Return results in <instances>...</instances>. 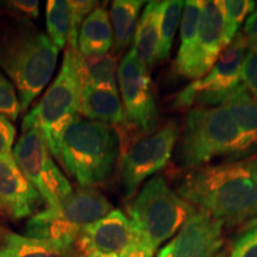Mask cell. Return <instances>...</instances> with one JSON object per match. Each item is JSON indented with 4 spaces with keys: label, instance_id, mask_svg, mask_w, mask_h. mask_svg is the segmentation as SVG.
Here are the masks:
<instances>
[{
    "label": "cell",
    "instance_id": "25",
    "mask_svg": "<svg viewBox=\"0 0 257 257\" xmlns=\"http://www.w3.org/2000/svg\"><path fill=\"white\" fill-rule=\"evenodd\" d=\"M185 2L181 0H167L162 2L160 21V46L159 62H163L169 57L176 30L182 16Z\"/></svg>",
    "mask_w": 257,
    "mask_h": 257
},
{
    "label": "cell",
    "instance_id": "23",
    "mask_svg": "<svg viewBox=\"0 0 257 257\" xmlns=\"http://www.w3.org/2000/svg\"><path fill=\"white\" fill-rule=\"evenodd\" d=\"M144 3L141 0H115L112 3L110 21L113 30L114 50L120 51L133 41L137 19Z\"/></svg>",
    "mask_w": 257,
    "mask_h": 257
},
{
    "label": "cell",
    "instance_id": "21",
    "mask_svg": "<svg viewBox=\"0 0 257 257\" xmlns=\"http://www.w3.org/2000/svg\"><path fill=\"white\" fill-rule=\"evenodd\" d=\"M75 57L82 86L118 91V64L113 55L83 56L78 50Z\"/></svg>",
    "mask_w": 257,
    "mask_h": 257
},
{
    "label": "cell",
    "instance_id": "22",
    "mask_svg": "<svg viewBox=\"0 0 257 257\" xmlns=\"http://www.w3.org/2000/svg\"><path fill=\"white\" fill-rule=\"evenodd\" d=\"M202 5H204V2H199V0L185 2L184 12H182L181 43H180L178 55L174 62L175 72L184 78H187L189 64H191L193 51H194Z\"/></svg>",
    "mask_w": 257,
    "mask_h": 257
},
{
    "label": "cell",
    "instance_id": "1",
    "mask_svg": "<svg viewBox=\"0 0 257 257\" xmlns=\"http://www.w3.org/2000/svg\"><path fill=\"white\" fill-rule=\"evenodd\" d=\"M176 192L224 226L257 219V155L191 169L180 178Z\"/></svg>",
    "mask_w": 257,
    "mask_h": 257
},
{
    "label": "cell",
    "instance_id": "11",
    "mask_svg": "<svg viewBox=\"0 0 257 257\" xmlns=\"http://www.w3.org/2000/svg\"><path fill=\"white\" fill-rule=\"evenodd\" d=\"M118 83L123 99L126 123L143 135L155 131L159 121L155 93L149 69L138 60L133 50L118 66Z\"/></svg>",
    "mask_w": 257,
    "mask_h": 257
},
{
    "label": "cell",
    "instance_id": "17",
    "mask_svg": "<svg viewBox=\"0 0 257 257\" xmlns=\"http://www.w3.org/2000/svg\"><path fill=\"white\" fill-rule=\"evenodd\" d=\"M221 106L226 108L238 128L245 159L257 155L256 99L240 83Z\"/></svg>",
    "mask_w": 257,
    "mask_h": 257
},
{
    "label": "cell",
    "instance_id": "16",
    "mask_svg": "<svg viewBox=\"0 0 257 257\" xmlns=\"http://www.w3.org/2000/svg\"><path fill=\"white\" fill-rule=\"evenodd\" d=\"M0 257H79L74 244L37 239L0 227Z\"/></svg>",
    "mask_w": 257,
    "mask_h": 257
},
{
    "label": "cell",
    "instance_id": "12",
    "mask_svg": "<svg viewBox=\"0 0 257 257\" xmlns=\"http://www.w3.org/2000/svg\"><path fill=\"white\" fill-rule=\"evenodd\" d=\"M138 244L130 218L112 210L81 231L75 242L79 257H124Z\"/></svg>",
    "mask_w": 257,
    "mask_h": 257
},
{
    "label": "cell",
    "instance_id": "33",
    "mask_svg": "<svg viewBox=\"0 0 257 257\" xmlns=\"http://www.w3.org/2000/svg\"><path fill=\"white\" fill-rule=\"evenodd\" d=\"M243 35L248 43L257 46V9H255V11L249 16L244 23Z\"/></svg>",
    "mask_w": 257,
    "mask_h": 257
},
{
    "label": "cell",
    "instance_id": "7",
    "mask_svg": "<svg viewBox=\"0 0 257 257\" xmlns=\"http://www.w3.org/2000/svg\"><path fill=\"white\" fill-rule=\"evenodd\" d=\"M113 210L96 188H80L55 207H48L29 218L25 236L74 244L81 231Z\"/></svg>",
    "mask_w": 257,
    "mask_h": 257
},
{
    "label": "cell",
    "instance_id": "24",
    "mask_svg": "<svg viewBox=\"0 0 257 257\" xmlns=\"http://www.w3.org/2000/svg\"><path fill=\"white\" fill-rule=\"evenodd\" d=\"M70 5L64 0H49L46 8L47 30L50 41L57 49L68 44L70 34Z\"/></svg>",
    "mask_w": 257,
    "mask_h": 257
},
{
    "label": "cell",
    "instance_id": "20",
    "mask_svg": "<svg viewBox=\"0 0 257 257\" xmlns=\"http://www.w3.org/2000/svg\"><path fill=\"white\" fill-rule=\"evenodd\" d=\"M113 46V30L110 15L104 8H96L87 16L80 28L78 50L83 56L108 54Z\"/></svg>",
    "mask_w": 257,
    "mask_h": 257
},
{
    "label": "cell",
    "instance_id": "6",
    "mask_svg": "<svg viewBox=\"0 0 257 257\" xmlns=\"http://www.w3.org/2000/svg\"><path fill=\"white\" fill-rule=\"evenodd\" d=\"M81 91L75 51L67 48L59 75L40 102L25 115L22 131L37 127L46 138L51 155L59 159L63 135L80 115Z\"/></svg>",
    "mask_w": 257,
    "mask_h": 257
},
{
    "label": "cell",
    "instance_id": "31",
    "mask_svg": "<svg viewBox=\"0 0 257 257\" xmlns=\"http://www.w3.org/2000/svg\"><path fill=\"white\" fill-rule=\"evenodd\" d=\"M16 128L5 115L0 114V156H12Z\"/></svg>",
    "mask_w": 257,
    "mask_h": 257
},
{
    "label": "cell",
    "instance_id": "18",
    "mask_svg": "<svg viewBox=\"0 0 257 257\" xmlns=\"http://www.w3.org/2000/svg\"><path fill=\"white\" fill-rule=\"evenodd\" d=\"M80 114L86 119L100 121L112 126L126 123L119 93L111 89L82 86Z\"/></svg>",
    "mask_w": 257,
    "mask_h": 257
},
{
    "label": "cell",
    "instance_id": "10",
    "mask_svg": "<svg viewBox=\"0 0 257 257\" xmlns=\"http://www.w3.org/2000/svg\"><path fill=\"white\" fill-rule=\"evenodd\" d=\"M179 135L178 123L169 120L125 150L119 169L120 188L125 199L133 198L143 181L165 168L172 157Z\"/></svg>",
    "mask_w": 257,
    "mask_h": 257
},
{
    "label": "cell",
    "instance_id": "9",
    "mask_svg": "<svg viewBox=\"0 0 257 257\" xmlns=\"http://www.w3.org/2000/svg\"><path fill=\"white\" fill-rule=\"evenodd\" d=\"M12 156L48 207L57 206L73 193L72 185L54 162L46 138L37 127L23 131Z\"/></svg>",
    "mask_w": 257,
    "mask_h": 257
},
{
    "label": "cell",
    "instance_id": "27",
    "mask_svg": "<svg viewBox=\"0 0 257 257\" xmlns=\"http://www.w3.org/2000/svg\"><path fill=\"white\" fill-rule=\"evenodd\" d=\"M96 2L91 0H73L70 5V34L67 48L73 51H78V40L80 28L87 16L96 9Z\"/></svg>",
    "mask_w": 257,
    "mask_h": 257
},
{
    "label": "cell",
    "instance_id": "26",
    "mask_svg": "<svg viewBox=\"0 0 257 257\" xmlns=\"http://www.w3.org/2000/svg\"><path fill=\"white\" fill-rule=\"evenodd\" d=\"M225 19V38L231 43L238 35V30L256 9V3L252 0H226L223 2Z\"/></svg>",
    "mask_w": 257,
    "mask_h": 257
},
{
    "label": "cell",
    "instance_id": "19",
    "mask_svg": "<svg viewBox=\"0 0 257 257\" xmlns=\"http://www.w3.org/2000/svg\"><path fill=\"white\" fill-rule=\"evenodd\" d=\"M162 2H149L138 21L134 36L135 55L148 69L159 62L160 21Z\"/></svg>",
    "mask_w": 257,
    "mask_h": 257
},
{
    "label": "cell",
    "instance_id": "32",
    "mask_svg": "<svg viewBox=\"0 0 257 257\" xmlns=\"http://www.w3.org/2000/svg\"><path fill=\"white\" fill-rule=\"evenodd\" d=\"M6 5L14 10L18 17L36 19L40 16V3L36 0H15V2H6Z\"/></svg>",
    "mask_w": 257,
    "mask_h": 257
},
{
    "label": "cell",
    "instance_id": "29",
    "mask_svg": "<svg viewBox=\"0 0 257 257\" xmlns=\"http://www.w3.org/2000/svg\"><path fill=\"white\" fill-rule=\"evenodd\" d=\"M19 111L21 102L14 83L9 81V79L0 70V114L5 115L10 120H16Z\"/></svg>",
    "mask_w": 257,
    "mask_h": 257
},
{
    "label": "cell",
    "instance_id": "5",
    "mask_svg": "<svg viewBox=\"0 0 257 257\" xmlns=\"http://www.w3.org/2000/svg\"><path fill=\"white\" fill-rule=\"evenodd\" d=\"M195 211L197 208L170 188L162 175L150 179L127 207L138 244L153 253L173 238Z\"/></svg>",
    "mask_w": 257,
    "mask_h": 257
},
{
    "label": "cell",
    "instance_id": "15",
    "mask_svg": "<svg viewBox=\"0 0 257 257\" xmlns=\"http://www.w3.org/2000/svg\"><path fill=\"white\" fill-rule=\"evenodd\" d=\"M43 199L19 170L14 156H0V210L12 219L32 217Z\"/></svg>",
    "mask_w": 257,
    "mask_h": 257
},
{
    "label": "cell",
    "instance_id": "2",
    "mask_svg": "<svg viewBox=\"0 0 257 257\" xmlns=\"http://www.w3.org/2000/svg\"><path fill=\"white\" fill-rule=\"evenodd\" d=\"M57 56L49 36L29 19L8 18L0 24V68L14 83L21 110H27L49 82Z\"/></svg>",
    "mask_w": 257,
    "mask_h": 257
},
{
    "label": "cell",
    "instance_id": "34",
    "mask_svg": "<svg viewBox=\"0 0 257 257\" xmlns=\"http://www.w3.org/2000/svg\"><path fill=\"white\" fill-rule=\"evenodd\" d=\"M124 257H154V253L150 251V250L144 248L143 245H141V244H137V245Z\"/></svg>",
    "mask_w": 257,
    "mask_h": 257
},
{
    "label": "cell",
    "instance_id": "3",
    "mask_svg": "<svg viewBox=\"0 0 257 257\" xmlns=\"http://www.w3.org/2000/svg\"><path fill=\"white\" fill-rule=\"evenodd\" d=\"M120 140L112 125L79 115L67 127L59 160L81 188L102 185L113 172Z\"/></svg>",
    "mask_w": 257,
    "mask_h": 257
},
{
    "label": "cell",
    "instance_id": "14",
    "mask_svg": "<svg viewBox=\"0 0 257 257\" xmlns=\"http://www.w3.org/2000/svg\"><path fill=\"white\" fill-rule=\"evenodd\" d=\"M227 47L223 2H204L197 41L186 79L197 80L206 75Z\"/></svg>",
    "mask_w": 257,
    "mask_h": 257
},
{
    "label": "cell",
    "instance_id": "30",
    "mask_svg": "<svg viewBox=\"0 0 257 257\" xmlns=\"http://www.w3.org/2000/svg\"><path fill=\"white\" fill-rule=\"evenodd\" d=\"M242 85L257 100V46L248 43L242 67Z\"/></svg>",
    "mask_w": 257,
    "mask_h": 257
},
{
    "label": "cell",
    "instance_id": "8",
    "mask_svg": "<svg viewBox=\"0 0 257 257\" xmlns=\"http://www.w3.org/2000/svg\"><path fill=\"white\" fill-rule=\"evenodd\" d=\"M248 41L238 32L206 75L193 80L174 96L178 108L221 106L242 83V67Z\"/></svg>",
    "mask_w": 257,
    "mask_h": 257
},
{
    "label": "cell",
    "instance_id": "35",
    "mask_svg": "<svg viewBox=\"0 0 257 257\" xmlns=\"http://www.w3.org/2000/svg\"><path fill=\"white\" fill-rule=\"evenodd\" d=\"M216 257H227V253L225 251H220Z\"/></svg>",
    "mask_w": 257,
    "mask_h": 257
},
{
    "label": "cell",
    "instance_id": "4",
    "mask_svg": "<svg viewBox=\"0 0 257 257\" xmlns=\"http://www.w3.org/2000/svg\"><path fill=\"white\" fill-rule=\"evenodd\" d=\"M216 159H245L238 128L224 106L191 108L179 142L180 167L197 169Z\"/></svg>",
    "mask_w": 257,
    "mask_h": 257
},
{
    "label": "cell",
    "instance_id": "13",
    "mask_svg": "<svg viewBox=\"0 0 257 257\" xmlns=\"http://www.w3.org/2000/svg\"><path fill=\"white\" fill-rule=\"evenodd\" d=\"M224 244V224L198 210L157 257H216Z\"/></svg>",
    "mask_w": 257,
    "mask_h": 257
},
{
    "label": "cell",
    "instance_id": "28",
    "mask_svg": "<svg viewBox=\"0 0 257 257\" xmlns=\"http://www.w3.org/2000/svg\"><path fill=\"white\" fill-rule=\"evenodd\" d=\"M229 257H257V219L246 223L234 238Z\"/></svg>",
    "mask_w": 257,
    "mask_h": 257
}]
</instances>
